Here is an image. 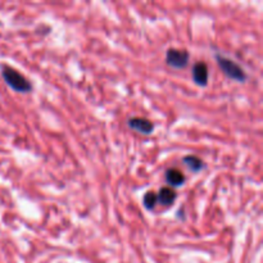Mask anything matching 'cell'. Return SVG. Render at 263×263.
Masks as SVG:
<instances>
[{"label":"cell","mask_w":263,"mask_h":263,"mask_svg":"<svg viewBox=\"0 0 263 263\" xmlns=\"http://www.w3.org/2000/svg\"><path fill=\"white\" fill-rule=\"evenodd\" d=\"M2 76L3 80L5 81V84H7L10 89L14 90V91L26 94V92H30L31 90H32L31 82L28 81L21 72L12 68V67L2 66Z\"/></svg>","instance_id":"1"},{"label":"cell","mask_w":263,"mask_h":263,"mask_svg":"<svg viewBox=\"0 0 263 263\" xmlns=\"http://www.w3.org/2000/svg\"><path fill=\"white\" fill-rule=\"evenodd\" d=\"M216 61H217L218 67H220L221 71L225 73V76H228L229 79L235 80L238 82H246L248 76H247L246 71L243 69V67L240 64L236 63L235 61L230 58H226L222 54H216Z\"/></svg>","instance_id":"2"},{"label":"cell","mask_w":263,"mask_h":263,"mask_svg":"<svg viewBox=\"0 0 263 263\" xmlns=\"http://www.w3.org/2000/svg\"><path fill=\"white\" fill-rule=\"evenodd\" d=\"M190 54L185 49L170 48L166 53V62L170 67L176 69L185 68L189 64Z\"/></svg>","instance_id":"3"},{"label":"cell","mask_w":263,"mask_h":263,"mask_svg":"<svg viewBox=\"0 0 263 263\" xmlns=\"http://www.w3.org/2000/svg\"><path fill=\"white\" fill-rule=\"evenodd\" d=\"M128 127L143 135H151L154 131V123L143 117H133L127 121Z\"/></svg>","instance_id":"4"},{"label":"cell","mask_w":263,"mask_h":263,"mask_svg":"<svg viewBox=\"0 0 263 263\" xmlns=\"http://www.w3.org/2000/svg\"><path fill=\"white\" fill-rule=\"evenodd\" d=\"M208 67L204 62H197L193 67V80L198 86H207L208 84Z\"/></svg>","instance_id":"5"},{"label":"cell","mask_w":263,"mask_h":263,"mask_svg":"<svg viewBox=\"0 0 263 263\" xmlns=\"http://www.w3.org/2000/svg\"><path fill=\"white\" fill-rule=\"evenodd\" d=\"M166 182L172 187H180L185 182V175L177 168H170L166 171Z\"/></svg>","instance_id":"6"},{"label":"cell","mask_w":263,"mask_h":263,"mask_svg":"<svg viewBox=\"0 0 263 263\" xmlns=\"http://www.w3.org/2000/svg\"><path fill=\"white\" fill-rule=\"evenodd\" d=\"M177 194L175 190H172L171 187H162L159 190L158 195H157V199L161 203L162 205H172L176 200Z\"/></svg>","instance_id":"7"},{"label":"cell","mask_w":263,"mask_h":263,"mask_svg":"<svg viewBox=\"0 0 263 263\" xmlns=\"http://www.w3.org/2000/svg\"><path fill=\"white\" fill-rule=\"evenodd\" d=\"M182 162L185 163V166L193 172H199L200 170L204 168V163H203L202 159L197 156H186L182 158Z\"/></svg>","instance_id":"8"},{"label":"cell","mask_w":263,"mask_h":263,"mask_svg":"<svg viewBox=\"0 0 263 263\" xmlns=\"http://www.w3.org/2000/svg\"><path fill=\"white\" fill-rule=\"evenodd\" d=\"M157 202H158V199H157V194L154 192H148L144 195L143 203L146 210H153L156 207Z\"/></svg>","instance_id":"9"}]
</instances>
